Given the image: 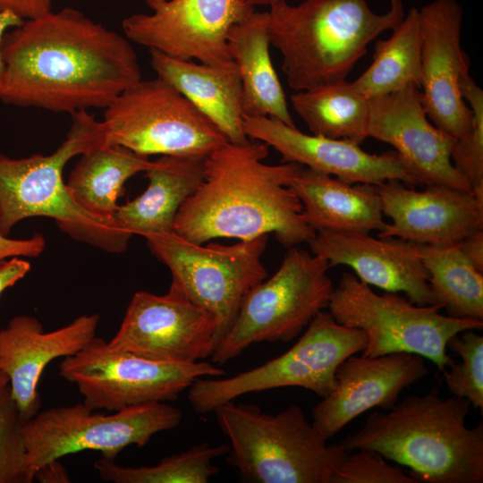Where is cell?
Wrapping results in <instances>:
<instances>
[{"label":"cell","mask_w":483,"mask_h":483,"mask_svg":"<svg viewBox=\"0 0 483 483\" xmlns=\"http://www.w3.org/2000/svg\"><path fill=\"white\" fill-rule=\"evenodd\" d=\"M213 411L230 441L225 460L246 482L331 483L349 453L327 445L295 404L271 414L232 401Z\"/></svg>","instance_id":"cell-6"},{"label":"cell","mask_w":483,"mask_h":483,"mask_svg":"<svg viewBox=\"0 0 483 483\" xmlns=\"http://www.w3.org/2000/svg\"><path fill=\"white\" fill-rule=\"evenodd\" d=\"M470 406L464 398H442L432 386L386 412L373 411L339 444L345 451H375L408 467L417 483H482L483 423L467 427Z\"/></svg>","instance_id":"cell-3"},{"label":"cell","mask_w":483,"mask_h":483,"mask_svg":"<svg viewBox=\"0 0 483 483\" xmlns=\"http://www.w3.org/2000/svg\"><path fill=\"white\" fill-rule=\"evenodd\" d=\"M308 244L331 267L348 266L369 286L403 292L418 305L434 304L429 275L414 242L369 233L318 231Z\"/></svg>","instance_id":"cell-22"},{"label":"cell","mask_w":483,"mask_h":483,"mask_svg":"<svg viewBox=\"0 0 483 483\" xmlns=\"http://www.w3.org/2000/svg\"><path fill=\"white\" fill-rule=\"evenodd\" d=\"M260 140L226 142L205 159L204 180L177 212L173 232L202 244L215 238L250 240L273 233L289 249L309 243L317 232L303 217L289 187L303 165H267Z\"/></svg>","instance_id":"cell-2"},{"label":"cell","mask_w":483,"mask_h":483,"mask_svg":"<svg viewBox=\"0 0 483 483\" xmlns=\"http://www.w3.org/2000/svg\"><path fill=\"white\" fill-rule=\"evenodd\" d=\"M8 386H9L8 377L5 376L4 373L0 371V392L4 390Z\"/></svg>","instance_id":"cell-44"},{"label":"cell","mask_w":483,"mask_h":483,"mask_svg":"<svg viewBox=\"0 0 483 483\" xmlns=\"http://www.w3.org/2000/svg\"><path fill=\"white\" fill-rule=\"evenodd\" d=\"M182 411L165 402H147L116 411L94 412L84 403L52 407L23 423L30 469L83 451H98L114 460L127 446L146 445L151 437L180 425Z\"/></svg>","instance_id":"cell-12"},{"label":"cell","mask_w":483,"mask_h":483,"mask_svg":"<svg viewBox=\"0 0 483 483\" xmlns=\"http://www.w3.org/2000/svg\"><path fill=\"white\" fill-rule=\"evenodd\" d=\"M374 13L367 0H285L269 4L267 33L282 55V71L296 91L345 80L368 46L404 17L402 0Z\"/></svg>","instance_id":"cell-4"},{"label":"cell","mask_w":483,"mask_h":483,"mask_svg":"<svg viewBox=\"0 0 483 483\" xmlns=\"http://www.w3.org/2000/svg\"><path fill=\"white\" fill-rule=\"evenodd\" d=\"M405 184L392 179L376 185L383 215L392 220L378 236L445 247L483 228V203L473 193L444 185L418 191Z\"/></svg>","instance_id":"cell-19"},{"label":"cell","mask_w":483,"mask_h":483,"mask_svg":"<svg viewBox=\"0 0 483 483\" xmlns=\"http://www.w3.org/2000/svg\"><path fill=\"white\" fill-rule=\"evenodd\" d=\"M66 139L49 155L12 158L0 152V233L30 216H47L76 239L120 252L131 237L116 220L101 219L80 207L63 179L73 157L107 142L102 121L89 111L72 114Z\"/></svg>","instance_id":"cell-5"},{"label":"cell","mask_w":483,"mask_h":483,"mask_svg":"<svg viewBox=\"0 0 483 483\" xmlns=\"http://www.w3.org/2000/svg\"><path fill=\"white\" fill-rule=\"evenodd\" d=\"M461 92L470 105L471 117L467 131L456 139L452 162L483 203V90L467 73L461 80Z\"/></svg>","instance_id":"cell-32"},{"label":"cell","mask_w":483,"mask_h":483,"mask_svg":"<svg viewBox=\"0 0 483 483\" xmlns=\"http://www.w3.org/2000/svg\"><path fill=\"white\" fill-rule=\"evenodd\" d=\"M59 374L77 386L89 408L116 411L173 401L198 378L218 377L224 369L204 360L174 363L144 358L114 350L96 336L77 353L63 359Z\"/></svg>","instance_id":"cell-13"},{"label":"cell","mask_w":483,"mask_h":483,"mask_svg":"<svg viewBox=\"0 0 483 483\" xmlns=\"http://www.w3.org/2000/svg\"><path fill=\"white\" fill-rule=\"evenodd\" d=\"M327 309L336 322L366 335L362 356L413 353L440 371L454 361L446 352L450 338L483 327L482 321L443 315L436 304L418 305L399 292L377 294L350 272L342 274Z\"/></svg>","instance_id":"cell-7"},{"label":"cell","mask_w":483,"mask_h":483,"mask_svg":"<svg viewBox=\"0 0 483 483\" xmlns=\"http://www.w3.org/2000/svg\"><path fill=\"white\" fill-rule=\"evenodd\" d=\"M22 427L8 386L0 392V483H30L34 480Z\"/></svg>","instance_id":"cell-34"},{"label":"cell","mask_w":483,"mask_h":483,"mask_svg":"<svg viewBox=\"0 0 483 483\" xmlns=\"http://www.w3.org/2000/svg\"><path fill=\"white\" fill-rule=\"evenodd\" d=\"M291 102L313 134L359 145L369 137V98L352 82L345 80L297 91Z\"/></svg>","instance_id":"cell-28"},{"label":"cell","mask_w":483,"mask_h":483,"mask_svg":"<svg viewBox=\"0 0 483 483\" xmlns=\"http://www.w3.org/2000/svg\"><path fill=\"white\" fill-rule=\"evenodd\" d=\"M392 30L387 39L377 41L372 63L352 81L368 98L395 92L411 83L419 88L421 31L419 9L411 8Z\"/></svg>","instance_id":"cell-29"},{"label":"cell","mask_w":483,"mask_h":483,"mask_svg":"<svg viewBox=\"0 0 483 483\" xmlns=\"http://www.w3.org/2000/svg\"><path fill=\"white\" fill-rule=\"evenodd\" d=\"M457 246L469 262L483 273V228L465 237Z\"/></svg>","instance_id":"cell-39"},{"label":"cell","mask_w":483,"mask_h":483,"mask_svg":"<svg viewBox=\"0 0 483 483\" xmlns=\"http://www.w3.org/2000/svg\"><path fill=\"white\" fill-rule=\"evenodd\" d=\"M245 4L252 6L255 8V6L259 5H269L272 3L278 1V0H242Z\"/></svg>","instance_id":"cell-42"},{"label":"cell","mask_w":483,"mask_h":483,"mask_svg":"<svg viewBox=\"0 0 483 483\" xmlns=\"http://www.w3.org/2000/svg\"><path fill=\"white\" fill-rule=\"evenodd\" d=\"M227 43L240 73L243 114L275 118L296 127L271 60L267 13L254 10L235 23L228 33Z\"/></svg>","instance_id":"cell-26"},{"label":"cell","mask_w":483,"mask_h":483,"mask_svg":"<svg viewBox=\"0 0 483 483\" xmlns=\"http://www.w3.org/2000/svg\"><path fill=\"white\" fill-rule=\"evenodd\" d=\"M165 0H143V2L151 9H157L160 4H162Z\"/></svg>","instance_id":"cell-43"},{"label":"cell","mask_w":483,"mask_h":483,"mask_svg":"<svg viewBox=\"0 0 483 483\" xmlns=\"http://www.w3.org/2000/svg\"><path fill=\"white\" fill-rule=\"evenodd\" d=\"M206 157L165 155L152 161L144 172L147 189L118 206L114 219L131 235L146 238L173 231L180 208L204 180Z\"/></svg>","instance_id":"cell-25"},{"label":"cell","mask_w":483,"mask_h":483,"mask_svg":"<svg viewBox=\"0 0 483 483\" xmlns=\"http://www.w3.org/2000/svg\"><path fill=\"white\" fill-rule=\"evenodd\" d=\"M369 102V137L395 148L414 185H444L472 193L452 162L456 139L428 121L419 87L408 84Z\"/></svg>","instance_id":"cell-16"},{"label":"cell","mask_w":483,"mask_h":483,"mask_svg":"<svg viewBox=\"0 0 483 483\" xmlns=\"http://www.w3.org/2000/svg\"><path fill=\"white\" fill-rule=\"evenodd\" d=\"M110 348L144 358L193 363L211 357L217 344L215 317L171 284L166 294L138 291Z\"/></svg>","instance_id":"cell-14"},{"label":"cell","mask_w":483,"mask_h":483,"mask_svg":"<svg viewBox=\"0 0 483 483\" xmlns=\"http://www.w3.org/2000/svg\"><path fill=\"white\" fill-rule=\"evenodd\" d=\"M108 143L140 155L208 157L227 142L221 131L174 87L156 77L123 91L102 120Z\"/></svg>","instance_id":"cell-11"},{"label":"cell","mask_w":483,"mask_h":483,"mask_svg":"<svg viewBox=\"0 0 483 483\" xmlns=\"http://www.w3.org/2000/svg\"><path fill=\"white\" fill-rule=\"evenodd\" d=\"M30 270V262L20 257H12L8 260L0 259V295L23 278Z\"/></svg>","instance_id":"cell-38"},{"label":"cell","mask_w":483,"mask_h":483,"mask_svg":"<svg viewBox=\"0 0 483 483\" xmlns=\"http://www.w3.org/2000/svg\"><path fill=\"white\" fill-rule=\"evenodd\" d=\"M416 245L429 275L434 304L451 318L483 322V273L457 245Z\"/></svg>","instance_id":"cell-30"},{"label":"cell","mask_w":483,"mask_h":483,"mask_svg":"<svg viewBox=\"0 0 483 483\" xmlns=\"http://www.w3.org/2000/svg\"><path fill=\"white\" fill-rule=\"evenodd\" d=\"M331 483H417L399 465L386 462L380 453L369 450L348 453Z\"/></svg>","instance_id":"cell-35"},{"label":"cell","mask_w":483,"mask_h":483,"mask_svg":"<svg viewBox=\"0 0 483 483\" xmlns=\"http://www.w3.org/2000/svg\"><path fill=\"white\" fill-rule=\"evenodd\" d=\"M422 105L433 124L454 139L469 128L470 108L461 92L469 62L461 46L462 9L456 0H434L419 9Z\"/></svg>","instance_id":"cell-17"},{"label":"cell","mask_w":483,"mask_h":483,"mask_svg":"<svg viewBox=\"0 0 483 483\" xmlns=\"http://www.w3.org/2000/svg\"><path fill=\"white\" fill-rule=\"evenodd\" d=\"M326 259L297 246L289 248L279 268L246 295L235 321L211 355L222 366L253 343H287L328 308L333 283Z\"/></svg>","instance_id":"cell-8"},{"label":"cell","mask_w":483,"mask_h":483,"mask_svg":"<svg viewBox=\"0 0 483 483\" xmlns=\"http://www.w3.org/2000/svg\"><path fill=\"white\" fill-rule=\"evenodd\" d=\"M52 4L53 0H0V12L11 13L28 21L52 11Z\"/></svg>","instance_id":"cell-37"},{"label":"cell","mask_w":483,"mask_h":483,"mask_svg":"<svg viewBox=\"0 0 483 483\" xmlns=\"http://www.w3.org/2000/svg\"><path fill=\"white\" fill-rule=\"evenodd\" d=\"M268 234L232 245L198 244L171 231L146 237L167 266L172 284L216 318L218 343L233 326L248 292L267 277L261 261Z\"/></svg>","instance_id":"cell-10"},{"label":"cell","mask_w":483,"mask_h":483,"mask_svg":"<svg viewBox=\"0 0 483 483\" xmlns=\"http://www.w3.org/2000/svg\"><path fill=\"white\" fill-rule=\"evenodd\" d=\"M45 246V239L40 234H35L29 239H12L0 233V259L12 257H38Z\"/></svg>","instance_id":"cell-36"},{"label":"cell","mask_w":483,"mask_h":483,"mask_svg":"<svg viewBox=\"0 0 483 483\" xmlns=\"http://www.w3.org/2000/svg\"><path fill=\"white\" fill-rule=\"evenodd\" d=\"M229 449L226 444L202 443L165 457L156 465L123 467L102 457L94 466L103 480L114 483H207L219 471L213 460L226 455Z\"/></svg>","instance_id":"cell-31"},{"label":"cell","mask_w":483,"mask_h":483,"mask_svg":"<svg viewBox=\"0 0 483 483\" xmlns=\"http://www.w3.org/2000/svg\"><path fill=\"white\" fill-rule=\"evenodd\" d=\"M70 174L68 190L73 200L104 220H115L117 199L125 182L151 165L148 157L108 142L80 155Z\"/></svg>","instance_id":"cell-27"},{"label":"cell","mask_w":483,"mask_h":483,"mask_svg":"<svg viewBox=\"0 0 483 483\" xmlns=\"http://www.w3.org/2000/svg\"><path fill=\"white\" fill-rule=\"evenodd\" d=\"M98 322L96 314L82 315L63 327L44 332L36 318L19 315L0 329V371L8 377L23 423L39 411L38 386L45 368L86 346L97 336Z\"/></svg>","instance_id":"cell-21"},{"label":"cell","mask_w":483,"mask_h":483,"mask_svg":"<svg viewBox=\"0 0 483 483\" xmlns=\"http://www.w3.org/2000/svg\"><path fill=\"white\" fill-rule=\"evenodd\" d=\"M447 348L461 358V361H453L449 369L442 371L448 391L482 411L483 336L473 330H465L451 337Z\"/></svg>","instance_id":"cell-33"},{"label":"cell","mask_w":483,"mask_h":483,"mask_svg":"<svg viewBox=\"0 0 483 483\" xmlns=\"http://www.w3.org/2000/svg\"><path fill=\"white\" fill-rule=\"evenodd\" d=\"M34 479H38L41 483H68L71 481L68 471L58 460L39 467L34 473Z\"/></svg>","instance_id":"cell-40"},{"label":"cell","mask_w":483,"mask_h":483,"mask_svg":"<svg viewBox=\"0 0 483 483\" xmlns=\"http://www.w3.org/2000/svg\"><path fill=\"white\" fill-rule=\"evenodd\" d=\"M23 21V20L11 13L0 12V99L4 82V62L1 53L2 42L4 35L10 30L20 26Z\"/></svg>","instance_id":"cell-41"},{"label":"cell","mask_w":483,"mask_h":483,"mask_svg":"<svg viewBox=\"0 0 483 483\" xmlns=\"http://www.w3.org/2000/svg\"><path fill=\"white\" fill-rule=\"evenodd\" d=\"M255 8L242 0H165L149 13H133L122 22L131 42L170 57L207 64L232 60L231 28Z\"/></svg>","instance_id":"cell-15"},{"label":"cell","mask_w":483,"mask_h":483,"mask_svg":"<svg viewBox=\"0 0 483 483\" xmlns=\"http://www.w3.org/2000/svg\"><path fill=\"white\" fill-rule=\"evenodd\" d=\"M366 343L361 330L322 310L284 353L231 377H199L189 387L188 400L196 412L206 413L242 395L281 387H301L323 398L335 387L338 365Z\"/></svg>","instance_id":"cell-9"},{"label":"cell","mask_w":483,"mask_h":483,"mask_svg":"<svg viewBox=\"0 0 483 483\" xmlns=\"http://www.w3.org/2000/svg\"><path fill=\"white\" fill-rule=\"evenodd\" d=\"M1 102L55 113L107 107L141 80L124 35L64 7L10 30L1 46Z\"/></svg>","instance_id":"cell-1"},{"label":"cell","mask_w":483,"mask_h":483,"mask_svg":"<svg viewBox=\"0 0 483 483\" xmlns=\"http://www.w3.org/2000/svg\"><path fill=\"white\" fill-rule=\"evenodd\" d=\"M425 359L408 352L347 357L337 367L332 392L312 409V424L329 440L372 408L392 409L405 388L428 376Z\"/></svg>","instance_id":"cell-18"},{"label":"cell","mask_w":483,"mask_h":483,"mask_svg":"<svg viewBox=\"0 0 483 483\" xmlns=\"http://www.w3.org/2000/svg\"><path fill=\"white\" fill-rule=\"evenodd\" d=\"M289 187L299 198L306 223L316 232H381L380 197L376 185L349 183L333 175L302 167Z\"/></svg>","instance_id":"cell-24"},{"label":"cell","mask_w":483,"mask_h":483,"mask_svg":"<svg viewBox=\"0 0 483 483\" xmlns=\"http://www.w3.org/2000/svg\"><path fill=\"white\" fill-rule=\"evenodd\" d=\"M149 53L157 77L194 105L228 142L245 144L250 140L243 130L242 88L233 61L212 65L173 58L156 50Z\"/></svg>","instance_id":"cell-23"},{"label":"cell","mask_w":483,"mask_h":483,"mask_svg":"<svg viewBox=\"0 0 483 483\" xmlns=\"http://www.w3.org/2000/svg\"><path fill=\"white\" fill-rule=\"evenodd\" d=\"M243 130L249 139L275 148L283 163H297L352 184L379 185L396 179L414 185L396 151L370 154L352 141L307 134L267 116L244 114Z\"/></svg>","instance_id":"cell-20"}]
</instances>
